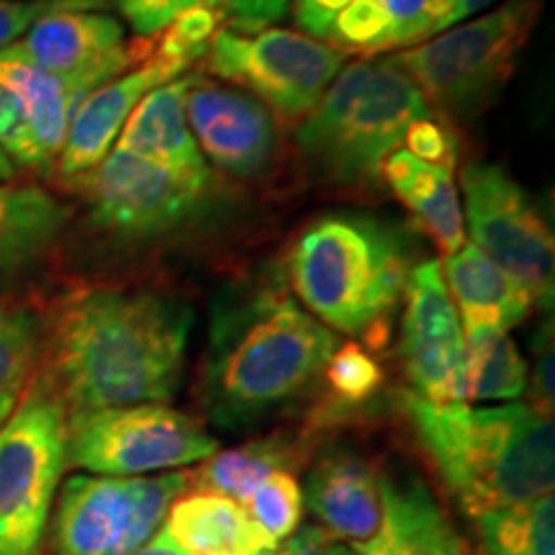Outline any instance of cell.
Masks as SVG:
<instances>
[{
  "instance_id": "cell-1",
  "label": "cell",
  "mask_w": 555,
  "mask_h": 555,
  "mask_svg": "<svg viewBox=\"0 0 555 555\" xmlns=\"http://www.w3.org/2000/svg\"><path fill=\"white\" fill-rule=\"evenodd\" d=\"M193 311L159 291L90 288L50 330V391L65 412L168 404L185 373Z\"/></svg>"
},
{
  "instance_id": "cell-2",
  "label": "cell",
  "mask_w": 555,
  "mask_h": 555,
  "mask_svg": "<svg viewBox=\"0 0 555 555\" xmlns=\"http://www.w3.org/2000/svg\"><path fill=\"white\" fill-rule=\"evenodd\" d=\"M337 350V335L268 283L214 314L204 401L224 429L249 427L301 399Z\"/></svg>"
},
{
  "instance_id": "cell-3",
  "label": "cell",
  "mask_w": 555,
  "mask_h": 555,
  "mask_svg": "<svg viewBox=\"0 0 555 555\" xmlns=\"http://www.w3.org/2000/svg\"><path fill=\"white\" fill-rule=\"evenodd\" d=\"M429 466L468 517L553 494V420L530 404H433L404 393Z\"/></svg>"
},
{
  "instance_id": "cell-4",
  "label": "cell",
  "mask_w": 555,
  "mask_h": 555,
  "mask_svg": "<svg viewBox=\"0 0 555 555\" xmlns=\"http://www.w3.org/2000/svg\"><path fill=\"white\" fill-rule=\"evenodd\" d=\"M409 247L397 227L365 214H327L301 229L288 253L298 301L332 332L384 345L404 296Z\"/></svg>"
},
{
  "instance_id": "cell-5",
  "label": "cell",
  "mask_w": 555,
  "mask_h": 555,
  "mask_svg": "<svg viewBox=\"0 0 555 555\" xmlns=\"http://www.w3.org/2000/svg\"><path fill=\"white\" fill-rule=\"evenodd\" d=\"M429 116L420 88L391 57L358 60L339 69L327 93L296 131V144L324 178L367 185L404 142L409 124Z\"/></svg>"
},
{
  "instance_id": "cell-6",
  "label": "cell",
  "mask_w": 555,
  "mask_h": 555,
  "mask_svg": "<svg viewBox=\"0 0 555 555\" xmlns=\"http://www.w3.org/2000/svg\"><path fill=\"white\" fill-rule=\"evenodd\" d=\"M540 13L543 0H506L496 11L391 60L420 88L427 106L474 119L512 80Z\"/></svg>"
},
{
  "instance_id": "cell-7",
  "label": "cell",
  "mask_w": 555,
  "mask_h": 555,
  "mask_svg": "<svg viewBox=\"0 0 555 555\" xmlns=\"http://www.w3.org/2000/svg\"><path fill=\"white\" fill-rule=\"evenodd\" d=\"M183 494L189 470L142 478L69 476L60 483L44 555H137Z\"/></svg>"
},
{
  "instance_id": "cell-8",
  "label": "cell",
  "mask_w": 555,
  "mask_h": 555,
  "mask_svg": "<svg viewBox=\"0 0 555 555\" xmlns=\"http://www.w3.org/2000/svg\"><path fill=\"white\" fill-rule=\"evenodd\" d=\"M65 468L67 412L39 386L0 427V555H44Z\"/></svg>"
},
{
  "instance_id": "cell-9",
  "label": "cell",
  "mask_w": 555,
  "mask_h": 555,
  "mask_svg": "<svg viewBox=\"0 0 555 555\" xmlns=\"http://www.w3.org/2000/svg\"><path fill=\"white\" fill-rule=\"evenodd\" d=\"M219 450L201 422L168 404L67 414V466L90 476L142 478L196 466Z\"/></svg>"
},
{
  "instance_id": "cell-10",
  "label": "cell",
  "mask_w": 555,
  "mask_h": 555,
  "mask_svg": "<svg viewBox=\"0 0 555 555\" xmlns=\"http://www.w3.org/2000/svg\"><path fill=\"white\" fill-rule=\"evenodd\" d=\"M343 52L307 34L219 29L208 44L204 67L291 121L307 119L314 111L343 69Z\"/></svg>"
},
{
  "instance_id": "cell-11",
  "label": "cell",
  "mask_w": 555,
  "mask_h": 555,
  "mask_svg": "<svg viewBox=\"0 0 555 555\" xmlns=\"http://www.w3.org/2000/svg\"><path fill=\"white\" fill-rule=\"evenodd\" d=\"M75 180L90 219L121 240H157L178 232L193 224L214 198V172H178L121 147Z\"/></svg>"
},
{
  "instance_id": "cell-12",
  "label": "cell",
  "mask_w": 555,
  "mask_h": 555,
  "mask_svg": "<svg viewBox=\"0 0 555 555\" xmlns=\"http://www.w3.org/2000/svg\"><path fill=\"white\" fill-rule=\"evenodd\" d=\"M463 196L474 247L517 278L540 309H553V232L522 185L499 165L476 163L463 170Z\"/></svg>"
},
{
  "instance_id": "cell-13",
  "label": "cell",
  "mask_w": 555,
  "mask_h": 555,
  "mask_svg": "<svg viewBox=\"0 0 555 555\" xmlns=\"http://www.w3.org/2000/svg\"><path fill=\"white\" fill-rule=\"evenodd\" d=\"M401 360L416 397L433 404H463L466 339L442 268L435 260L409 270L401 317Z\"/></svg>"
},
{
  "instance_id": "cell-14",
  "label": "cell",
  "mask_w": 555,
  "mask_h": 555,
  "mask_svg": "<svg viewBox=\"0 0 555 555\" xmlns=\"http://www.w3.org/2000/svg\"><path fill=\"white\" fill-rule=\"evenodd\" d=\"M150 52L152 37L127 44L121 24L106 13L50 9L0 57L101 88L129 73V67L142 65Z\"/></svg>"
},
{
  "instance_id": "cell-15",
  "label": "cell",
  "mask_w": 555,
  "mask_h": 555,
  "mask_svg": "<svg viewBox=\"0 0 555 555\" xmlns=\"http://www.w3.org/2000/svg\"><path fill=\"white\" fill-rule=\"evenodd\" d=\"M185 119L206 165H217L234 178H258L273 165V114L245 90L191 75Z\"/></svg>"
},
{
  "instance_id": "cell-16",
  "label": "cell",
  "mask_w": 555,
  "mask_h": 555,
  "mask_svg": "<svg viewBox=\"0 0 555 555\" xmlns=\"http://www.w3.org/2000/svg\"><path fill=\"white\" fill-rule=\"evenodd\" d=\"M304 502L332 540L356 547L376 535L384 517V474L350 450H332L307 478Z\"/></svg>"
},
{
  "instance_id": "cell-17",
  "label": "cell",
  "mask_w": 555,
  "mask_h": 555,
  "mask_svg": "<svg viewBox=\"0 0 555 555\" xmlns=\"http://www.w3.org/2000/svg\"><path fill=\"white\" fill-rule=\"evenodd\" d=\"M176 78L159 62L147 57L142 65L119 75L88 95L69 121L65 142L57 155V168L65 178L75 180L99 168L119 139L124 124L137 103L165 82Z\"/></svg>"
},
{
  "instance_id": "cell-18",
  "label": "cell",
  "mask_w": 555,
  "mask_h": 555,
  "mask_svg": "<svg viewBox=\"0 0 555 555\" xmlns=\"http://www.w3.org/2000/svg\"><path fill=\"white\" fill-rule=\"evenodd\" d=\"M446 286L461 319L463 337L509 332L538 307L517 278L491 262L474 245H463L446 260Z\"/></svg>"
},
{
  "instance_id": "cell-19",
  "label": "cell",
  "mask_w": 555,
  "mask_h": 555,
  "mask_svg": "<svg viewBox=\"0 0 555 555\" xmlns=\"http://www.w3.org/2000/svg\"><path fill=\"white\" fill-rule=\"evenodd\" d=\"M183 555H266L278 547L240 504L224 496H178L159 527Z\"/></svg>"
},
{
  "instance_id": "cell-20",
  "label": "cell",
  "mask_w": 555,
  "mask_h": 555,
  "mask_svg": "<svg viewBox=\"0 0 555 555\" xmlns=\"http://www.w3.org/2000/svg\"><path fill=\"white\" fill-rule=\"evenodd\" d=\"M189 78L191 75H185V78L150 90L131 111L116 139V147L178 172H191V176L211 172L206 159L201 157L189 119H185Z\"/></svg>"
},
{
  "instance_id": "cell-21",
  "label": "cell",
  "mask_w": 555,
  "mask_h": 555,
  "mask_svg": "<svg viewBox=\"0 0 555 555\" xmlns=\"http://www.w3.org/2000/svg\"><path fill=\"white\" fill-rule=\"evenodd\" d=\"M380 176L442 253L453 255L466 245L453 170L422 163L406 150H393L380 165Z\"/></svg>"
},
{
  "instance_id": "cell-22",
  "label": "cell",
  "mask_w": 555,
  "mask_h": 555,
  "mask_svg": "<svg viewBox=\"0 0 555 555\" xmlns=\"http://www.w3.org/2000/svg\"><path fill=\"white\" fill-rule=\"evenodd\" d=\"M69 208L37 185L0 183V286L24 275L57 245Z\"/></svg>"
},
{
  "instance_id": "cell-23",
  "label": "cell",
  "mask_w": 555,
  "mask_h": 555,
  "mask_svg": "<svg viewBox=\"0 0 555 555\" xmlns=\"http://www.w3.org/2000/svg\"><path fill=\"white\" fill-rule=\"evenodd\" d=\"M0 82L18 99L34 142L50 163L60 155L75 111L93 90H99L88 82L60 78L47 69L5 57H0Z\"/></svg>"
},
{
  "instance_id": "cell-24",
  "label": "cell",
  "mask_w": 555,
  "mask_h": 555,
  "mask_svg": "<svg viewBox=\"0 0 555 555\" xmlns=\"http://www.w3.org/2000/svg\"><path fill=\"white\" fill-rule=\"evenodd\" d=\"M453 527L420 481L384 476V517L376 535L352 547L356 555H435Z\"/></svg>"
},
{
  "instance_id": "cell-25",
  "label": "cell",
  "mask_w": 555,
  "mask_h": 555,
  "mask_svg": "<svg viewBox=\"0 0 555 555\" xmlns=\"http://www.w3.org/2000/svg\"><path fill=\"white\" fill-rule=\"evenodd\" d=\"M294 450L281 440H253L224 453L208 455L196 470H189V491L224 496L245 506L262 478L275 470H288Z\"/></svg>"
},
{
  "instance_id": "cell-26",
  "label": "cell",
  "mask_w": 555,
  "mask_h": 555,
  "mask_svg": "<svg viewBox=\"0 0 555 555\" xmlns=\"http://www.w3.org/2000/svg\"><path fill=\"white\" fill-rule=\"evenodd\" d=\"M483 555H555L553 494L474 517Z\"/></svg>"
},
{
  "instance_id": "cell-27",
  "label": "cell",
  "mask_w": 555,
  "mask_h": 555,
  "mask_svg": "<svg viewBox=\"0 0 555 555\" xmlns=\"http://www.w3.org/2000/svg\"><path fill=\"white\" fill-rule=\"evenodd\" d=\"M44 352V324L24 304H0V427L26 397Z\"/></svg>"
},
{
  "instance_id": "cell-28",
  "label": "cell",
  "mask_w": 555,
  "mask_h": 555,
  "mask_svg": "<svg viewBox=\"0 0 555 555\" xmlns=\"http://www.w3.org/2000/svg\"><path fill=\"white\" fill-rule=\"evenodd\" d=\"M466 339L463 404L476 401H515L527 391V363L509 332Z\"/></svg>"
},
{
  "instance_id": "cell-29",
  "label": "cell",
  "mask_w": 555,
  "mask_h": 555,
  "mask_svg": "<svg viewBox=\"0 0 555 555\" xmlns=\"http://www.w3.org/2000/svg\"><path fill=\"white\" fill-rule=\"evenodd\" d=\"M242 509L275 543L294 535L304 515V491L291 470H275L262 478Z\"/></svg>"
},
{
  "instance_id": "cell-30",
  "label": "cell",
  "mask_w": 555,
  "mask_h": 555,
  "mask_svg": "<svg viewBox=\"0 0 555 555\" xmlns=\"http://www.w3.org/2000/svg\"><path fill=\"white\" fill-rule=\"evenodd\" d=\"M322 376L327 378L332 397L343 406L363 404L384 384V371H380L376 358L358 343L337 345V350L324 365Z\"/></svg>"
},
{
  "instance_id": "cell-31",
  "label": "cell",
  "mask_w": 555,
  "mask_h": 555,
  "mask_svg": "<svg viewBox=\"0 0 555 555\" xmlns=\"http://www.w3.org/2000/svg\"><path fill=\"white\" fill-rule=\"evenodd\" d=\"M388 34V18L380 0H352L335 18L327 44L339 52L380 54Z\"/></svg>"
},
{
  "instance_id": "cell-32",
  "label": "cell",
  "mask_w": 555,
  "mask_h": 555,
  "mask_svg": "<svg viewBox=\"0 0 555 555\" xmlns=\"http://www.w3.org/2000/svg\"><path fill=\"white\" fill-rule=\"evenodd\" d=\"M0 150L11 157L13 165L18 163L31 170L50 168V159L41 155L37 142H34L24 108L3 82H0Z\"/></svg>"
},
{
  "instance_id": "cell-33",
  "label": "cell",
  "mask_w": 555,
  "mask_h": 555,
  "mask_svg": "<svg viewBox=\"0 0 555 555\" xmlns=\"http://www.w3.org/2000/svg\"><path fill=\"white\" fill-rule=\"evenodd\" d=\"M380 5L388 18V34L380 52L401 50L435 34L433 0H380Z\"/></svg>"
},
{
  "instance_id": "cell-34",
  "label": "cell",
  "mask_w": 555,
  "mask_h": 555,
  "mask_svg": "<svg viewBox=\"0 0 555 555\" xmlns=\"http://www.w3.org/2000/svg\"><path fill=\"white\" fill-rule=\"evenodd\" d=\"M114 3L137 31V37L150 39L168 29L180 13L206 0H114Z\"/></svg>"
},
{
  "instance_id": "cell-35",
  "label": "cell",
  "mask_w": 555,
  "mask_h": 555,
  "mask_svg": "<svg viewBox=\"0 0 555 555\" xmlns=\"http://www.w3.org/2000/svg\"><path fill=\"white\" fill-rule=\"evenodd\" d=\"M406 152H412L414 157H420L422 163L429 165H442V168L453 170L455 157H457V147H455V137L450 134L446 127L433 119H416L409 124L406 134Z\"/></svg>"
},
{
  "instance_id": "cell-36",
  "label": "cell",
  "mask_w": 555,
  "mask_h": 555,
  "mask_svg": "<svg viewBox=\"0 0 555 555\" xmlns=\"http://www.w3.org/2000/svg\"><path fill=\"white\" fill-rule=\"evenodd\" d=\"M232 18V31L255 34L283 16L288 0H206Z\"/></svg>"
},
{
  "instance_id": "cell-37",
  "label": "cell",
  "mask_w": 555,
  "mask_h": 555,
  "mask_svg": "<svg viewBox=\"0 0 555 555\" xmlns=\"http://www.w3.org/2000/svg\"><path fill=\"white\" fill-rule=\"evenodd\" d=\"M221 18H224V13H221L219 9H214V5H208V3H198V5H193V9L180 13V16L172 21L168 29L176 34L178 39H183L185 44L208 50L214 34L219 31Z\"/></svg>"
},
{
  "instance_id": "cell-38",
  "label": "cell",
  "mask_w": 555,
  "mask_h": 555,
  "mask_svg": "<svg viewBox=\"0 0 555 555\" xmlns=\"http://www.w3.org/2000/svg\"><path fill=\"white\" fill-rule=\"evenodd\" d=\"M352 0H296L294 18L307 31V37L330 41L335 18L343 13Z\"/></svg>"
},
{
  "instance_id": "cell-39",
  "label": "cell",
  "mask_w": 555,
  "mask_h": 555,
  "mask_svg": "<svg viewBox=\"0 0 555 555\" xmlns=\"http://www.w3.org/2000/svg\"><path fill=\"white\" fill-rule=\"evenodd\" d=\"M50 11V5L29 3V0H0V52L31 29V24L41 13Z\"/></svg>"
},
{
  "instance_id": "cell-40",
  "label": "cell",
  "mask_w": 555,
  "mask_h": 555,
  "mask_svg": "<svg viewBox=\"0 0 555 555\" xmlns=\"http://www.w3.org/2000/svg\"><path fill=\"white\" fill-rule=\"evenodd\" d=\"M330 543L332 538L322 530V527L307 525L298 532H294L291 538L283 540V543H278V547H273V551L266 555H322L324 547Z\"/></svg>"
},
{
  "instance_id": "cell-41",
  "label": "cell",
  "mask_w": 555,
  "mask_h": 555,
  "mask_svg": "<svg viewBox=\"0 0 555 555\" xmlns=\"http://www.w3.org/2000/svg\"><path fill=\"white\" fill-rule=\"evenodd\" d=\"M491 3H496V0H457L455 9H453V13H450V26L461 24L463 18L474 16V13L483 11L486 5H491Z\"/></svg>"
},
{
  "instance_id": "cell-42",
  "label": "cell",
  "mask_w": 555,
  "mask_h": 555,
  "mask_svg": "<svg viewBox=\"0 0 555 555\" xmlns=\"http://www.w3.org/2000/svg\"><path fill=\"white\" fill-rule=\"evenodd\" d=\"M457 0H433L435 5V34L450 29V13H453Z\"/></svg>"
},
{
  "instance_id": "cell-43",
  "label": "cell",
  "mask_w": 555,
  "mask_h": 555,
  "mask_svg": "<svg viewBox=\"0 0 555 555\" xmlns=\"http://www.w3.org/2000/svg\"><path fill=\"white\" fill-rule=\"evenodd\" d=\"M29 3L50 5V9H103L106 0H29Z\"/></svg>"
},
{
  "instance_id": "cell-44",
  "label": "cell",
  "mask_w": 555,
  "mask_h": 555,
  "mask_svg": "<svg viewBox=\"0 0 555 555\" xmlns=\"http://www.w3.org/2000/svg\"><path fill=\"white\" fill-rule=\"evenodd\" d=\"M435 555H466V553H463V545H461V540H457L455 532H450L448 540L440 545V551H437Z\"/></svg>"
},
{
  "instance_id": "cell-45",
  "label": "cell",
  "mask_w": 555,
  "mask_h": 555,
  "mask_svg": "<svg viewBox=\"0 0 555 555\" xmlns=\"http://www.w3.org/2000/svg\"><path fill=\"white\" fill-rule=\"evenodd\" d=\"M16 176V165L11 163V157L0 150V183H9Z\"/></svg>"
},
{
  "instance_id": "cell-46",
  "label": "cell",
  "mask_w": 555,
  "mask_h": 555,
  "mask_svg": "<svg viewBox=\"0 0 555 555\" xmlns=\"http://www.w3.org/2000/svg\"><path fill=\"white\" fill-rule=\"evenodd\" d=\"M322 555H356V551L345 543H330L327 547H324Z\"/></svg>"
}]
</instances>
